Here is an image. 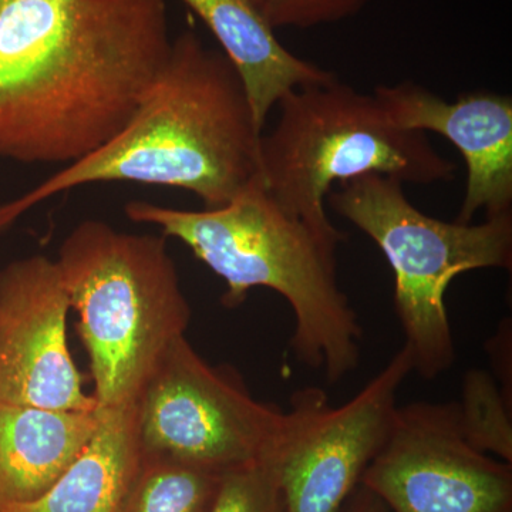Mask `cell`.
Masks as SVG:
<instances>
[{"instance_id":"cell-13","label":"cell","mask_w":512,"mask_h":512,"mask_svg":"<svg viewBox=\"0 0 512 512\" xmlns=\"http://www.w3.org/2000/svg\"><path fill=\"white\" fill-rule=\"evenodd\" d=\"M99 424V409L67 412L0 402V507L46 493L79 456Z\"/></svg>"},{"instance_id":"cell-17","label":"cell","mask_w":512,"mask_h":512,"mask_svg":"<svg viewBox=\"0 0 512 512\" xmlns=\"http://www.w3.org/2000/svg\"><path fill=\"white\" fill-rule=\"evenodd\" d=\"M208 512H286L284 494L264 461L222 474Z\"/></svg>"},{"instance_id":"cell-5","label":"cell","mask_w":512,"mask_h":512,"mask_svg":"<svg viewBox=\"0 0 512 512\" xmlns=\"http://www.w3.org/2000/svg\"><path fill=\"white\" fill-rule=\"evenodd\" d=\"M278 106V124L261 138L262 183L282 210L335 244L346 234L326 212L333 185L370 174L430 185L456 174V164L427 134L394 126L375 94L357 92L338 77L292 90Z\"/></svg>"},{"instance_id":"cell-7","label":"cell","mask_w":512,"mask_h":512,"mask_svg":"<svg viewBox=\"0 0 512 512\" xmlns=\"http://www.w3.org/2000/svg\"><path fill=\"white\" fill-rule=\"evenodd\" d=\"M138 407L144 456L212 473L264 461L284 424V410L258 402L227 366H211L178 339L150 377Z\"/></svg>"},{"instance_id":"cell-1","label":"cell","mask_w":512,"mask_h":512,"mask_svg":"<svg viewBox=\"0 0 512 512\" xmlns=\"http://www.w3.org/2000/svg\"><path fill=\"white\" fill-rule=\"evenodd\" d=\"M171 43L165 0H0V158L73 164L106 146Z\"/></svg>"},{"instance_id":"cell-3","label":"cell","mask_w":512,"mask_h":512,"mask_svg":"<svg viewBox=\"0 0 512 512\" xmlns=\"http://www.w3.org/2000/svg\"><path fill=\"white\" fill-rule=\"evenodd\" d=\"M124 211L128 220L180 239L224 279L228 308L241 305L254 288L284 296L295 315L291 349L303 366L322 372L329 383L355 372L363 328L340 288L339 244L282 210L261 175L220 208L177 210L137 200Z\"/></svg>"},{"instance_id":"cell-20","label":"cell","mask_w":512,"mask_h":512,"mask_svg":"<svg viewBox=\"0 0 512 512\" xmlns=\"http://www.w3.org/2000/svg\"><path fill=\"white\" fill-rule=\"evenodd\" d=\"M252 2H254L255 5L258 6L259 9H261L262 3H264L265 0H252Z\"/></svg>"},{"instance_id":"cell-14","label":"cell","mask_w":512,"mask_h":512,"mask_svg":"<svg viewBox=\"0 0 512 512\" xmlns=\"http://www.w3.org/2000/svg\"><path fill=\"white\" fill-rule=\"evenodd\" d=\"M143 461L137 402L100 409L92 439L36 500L0 512H119Z\"/></svg>"},{"instance_id":"cell-19","label":"cell","mask_w":512,"mask_h":512,"mask_svg":"<svg viewBox=\"0 0 512 512\" xmlns=\"http://www.w3.org/2000/svg\"><path fill=\"white\" fill-rule=\"evenodd\" d=\"M339 512H389L382 500L376 497L372 491L359 485Z\"/></svg>"},{"instance_id":"cell-18","label":"cell","mask_w":512,"mask_h":512,"mask_svg":"<svg viewBox=\"0 0 512 512\" xmlns=\"http://www.w3.org/2000/svg\"><path fill=\"white\" fill-rule=\"evenodd\" d=\"M369 0H265L262 15L272 29H309L357 15Z\"/></svg>"},{"instance_id":"cell-11","label":"cell","mask_w":512,"mask_h":512,"mask_svg":"<svg viewBox=\"0 0 512 512\" xmlns=\"http://www.w3.org/2000/svg\"><path fill=\"white\" fill-rule=\"evenodd\" d=\"M375 97L394 126L437 133L460 151L467 187L456 221L470 224L512 212V100L493 92H468L447 101L419 84L377 86Z\"/></svg>"},{"instance_id":"cell-9","label":"cell","mask_w":512,"mask_h":512,"mask_svg":"<svg viewBox=\"0 0 512 512\" xmlns=\"http://www.w3.org/2000/svg\"><path fill=\"white\" fill-rule=\"evenodd\" d=\"M360 485L389 512H512V464L468 443L457 403L397 407Z\"/></svg>"},{"instance_id":"cell-2","label":"cell","mask_w":512,"mask_h":512,"mask_svg":"<svg viewBox=\"0 0 512 512\" xmlns=\"http://www.w3.org/2000/svg\"><path fill=\"white\" fill-rule=\"evenodd\" d=\"M261 138L234 64L184 29L127 126L100 150L0 205V221L10 227L47 198L94 183L180 188L205 210L220 208L258 177Z\"/></svg>"},{"instance_id":"cell-12","label":"cell","mask_w":512,"mask_h":512,"mask_svg":"<svg viewBox=\"0 0 512 512\" xmlns=\"http://www.w3.org/2000/svg\"><path fill=\"white\" fill-rule=\"evenodd\" d=\"M208 26L247 89L256 126L264 130L282 97L299 87L328 83L336 74L306 62L275 36L252 0H183Z\"/></svg>"},{"instance_id":"cell-21","label":"cell","mask_w":512,"mask_h":512,"mask_svg":"<svg viewBox=\"0 0 512 512\" xmlns=\"http://www.w3.org/2000/svg\"><path fill=\"white\" fill-rule=\"evenodd\" d=\"M0 234H2V231H0Z\"/></svg>"},{"instance_id":"cell-4","label":"cell","mask_w":512,"mask_h":512,"mask_svg":"<svg viewBox=\"0 0 512 512\" xmlns=\"http://www.w3.org/2000/svg\"><path fill=\"white\" fill-rule=\"evenodd\" d=\"M56 262L79 315L94 399L100 409L136 403L191 320L167 238L87 220L64 239Z\"/></svg>"},{"instance_id":"cell-6","label":"cell","mask_w":512,"mask_h":512,"mask_svg":"<svg viewBox=\"0 0 512 512\" xmlns=\"http://www.w3.org/2000/svg\"><path fill=\"white\" fill-rule=\"evenodd\" d=\"M338 185L326 204L386 256L394 274V312L413 372L436 379L456 362L447 288L476 269H511L512 212L481 224L446 222L421 212L396 178L370 174Z\"/></svg>"},{"instance_id":"cell-8","label":"cell","mask_w":512,"mask_h":512,"mask_svg":"<svg viewBox=\"0 0 512 512\" xmlns=\"http://www.w3.org/2000/svg\"><path fill=\"white\" fill-rule=\"evenodd\" d=\"M413 373L406 345L349 402L332 406L325 390L292 394L271 454L286 512H339L383 447L396 416L397 394Z\"/></svg>"},{"instance_id":"cell-10","label":"cell","mask_w":512,"mask_h":512,"mask_svg":"<svg viewBox=\"0 0 512 512\" xmlns=\"http://www.w3.org/2000/svg\"><path fill=\"white\" fill-rule=\"evenodd\" d=\"M69 293L56 261L33 255L0 271V402L99 409L67 348Z\"/></svg>"},{"instance_id":"cell-15","label":"cell","mask_w":512,"mask_h":512,"mask_svg":"<svg viewBox=\"0 0 512 512\" xmlns=\"http://www.w3.org/2000/svg\"><path fill=\"white\" fill-rule=\"evenodd\" d=\"M222 474L168 458L144 456L119 512H208Z\"/></svg>"},{"instance_id":"cell-16","label":"cell","mask_w":512,"mask_h":512,"mask_svg":"<svg viewBox=\"0 0 512 512\" xmlns=\"http://www.w3.org/2000/svg\"><path fill=\"white\" fill-rule=\"evenodd\" d=\"M458 420L471 446L512 464L511 403L495 376L484 370L466 373Z\"/></svg>"}]
</instances>
